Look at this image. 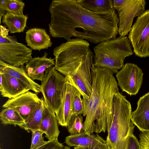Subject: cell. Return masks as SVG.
I'll use <instances>...</instances> for the list:
<instances>
[{"mask_svg":"<svg viewBox=\"0 0 149 149\" xmlns=\"http://www.w3.org/2000/svg\"><path fill=\"white\" fill-rule=\"evenodd\" d=\"M83 117L81 115L72 116L67 126L71 135L77 134L84 131Z\"/></svg>","mask_w":149,"mask_h":149,"instance_id":"d4e9b609","label":"cell"},{"mask_svg":"<svg viewBox=\"0 0 149 149\" xmlns=\"http://www.w3.org/2000/svg\"><path fill=\"white\" fill-rule=\"evenodd\" d=\"M60 147H64V146L58 139H56L48 141L47 143L37 149H56Z\"/></svg>","mask_w":149,"mask_h":149,"instance_id":"f546056e","label":"cell"},{"mask_svg":"<svg viewBox=\"0 0 149 149\" xmlns=\"http://www.w3.org/2000/svg\"><path fill=\"white\" fill-rule=\"evenodd\" d=\"M146 2L145 0H113V6L118 13V33L120 36L128 34L134 18L145 10Z\"/></svg>","mask_w":149,"mask_h":149,"instance_id":"9c48e42d","label":"cell"},{"mask_svg":"<svg viewBox=\"0 0 149 149\" xmlns=\"http://www.w3.org/2000/svg\"><path fill=\"white\" fill-rule=\"evenodd\" d=\"M44 133L48 141L58 139L60 132L55 113L47 106L45 108L39 130Z\"/></svg>","mask_w":149,"mask_h":149,"instance_id":"ac0fdd59","label":"cell"},{"mask_svg":"<svg viewBox=\"0 0 149 149\" xmlns=\"http://www.w3.org/2000/svg\"><path fill=\"white\" fill-rule=\"evenodd\" d=\"M41 100L37 93L28 91L9 99L3 105V108L10 107L17 110L25 121Z\"/></svg>","mask_w":149,"mask_h":149,"instance_id":"8fae6325","label":"cell"},{"mask_svg":"<svg viewBox=\"0 0 149 149\" xmlns=\"http://www.w3.org/2000/svg\"><path fill=\"white\" fill-rule=\"evenodd\" d=\"M127 149H141L139 142L133 132L129 136Z\"/></svg>","mask_w":149,"mask_h":149,"instance_id":"f1b7e54d","label":"cell"},{"mask_svg":"<svg viewBox=\"0 0 149 149\" xmlns=\"http://www.w3.org/2000/svg\"><path fill=\"white\" fill-rule=\"evenodd\" d=\"M91 73L92 91L85 104L83 130L91 134L105 132L112 118L113 96L119 92L118 83L113 73L106 68L93 65Z\"/></svg>","mask_w":149,"mask_h":149,"instance_id":"3957f363","label":"cell"},{"mask_svg":"<svg viewBox=\"0 0 149 149\" xmlns=\"http://www.w3.org/2000/svg\"><path fill=\"white\" fill-rule=\"evenodd\" d=\"M25 40L27 45L34 50L47 49L52 44L45 29L41 28H34L27 30L26 33Z\"/></svg>","mask_w":149,"mask_h":149,"instance_id":"e0dca14e","label":"cell"},{"mask_svg":"<svg viewBox=\"0 0 149 149\" xmlns=\"http://www.w3.org/2000/svg\"><path fill=\"white\" fill-rule=\"evenodd\" d=\"M0 78V91L3 97L11 99L30 90L16 79L1 71Z\"/></svg>","mask_w":149,"mask_h":149,"instance_id":"2e32d148","label":"cell"},{"mask_svg":"<svg viewBox=\"0 0 149 149\" xmlns=\"http://www.w3.org/2000/svg\"><path fill=\"white\" fill-rule=\"evenodd\" d=\"M31 143L30 149H37L45 144L48 141L44 140V133L40 130H35L32 132Z\"/></svg>","mask_w":149,"mask_h":149,"instance_id":"4316f807","label":"cell"},{"mask_svg":"<svg viewBox=\"0 0 149 149\" xmlns=\"http://www.w3.org/2000/svg\"><path fill=\"white\" fill-rule=\"evenodd\" d=\"M112 118L108 123L106 143L110 149H127L128 138L134 131L132 107L126 96L119 92L113 96Z\"/></svg>","mask_w":149,"mask_h":149,"instance_id":"277c9868","label":"cell"},{"mask_svg":"<svg viewBox=\"0 0 149 149\" xmlns=\"http://www.w3.org/2000/svg\"><path fill=\"white\" fill-rule=\"evenodd\" d=\"M67 79L54 66L47 68L41 81L40 90L47 106L55 114L61 104Z\"/></svg>","mask_w":149,"mask_h":149,"instance_id":"8992f818","label":"cell"},{"mask_svg":"<svg viewBox=\"0 0 149 149\" xmlns=\"http://www.w3.org/2000/svg\"><path fill=\"white\" fill-rule=\"evenodd\" d=\"M8 31L1 25L0 60L15 66H24L32 58V50L18 42L15 36H8Z\"/></svg>","mask_w":149,"mask_h":149,"instance_id":"52a82bcc","label":"cell"},{"mask_svg":"<svg viewBox=\"0 0 149 149\" xmlns=\"http://www.w3.org/2000/svg\"><path fill=\"white\" fill-rule=\"evenodd\" d=\"M25 3L21 0H1L0 20L4 11L16 14L23 15Z\"/></svg>","mask_w":149,"mask_h":149,"instance_id":"cb8c5ba5","label":"cell"},{"mask_svg":"<svg viewBox=\"0 0 149 149\" xmlns=\"http://www.w3.org/2000/svg\"><path fill=\"white\" fill-rule=\"evenodd\" d=\"M74 149H86V148L79 146H75L74 147Z\"/></svg>","mask_w":149,"mask_h":149,"instance_id":"1f68e13d","label":"cell"},{"mask_svg":"<svg viewBox=\"0 0 149 149\" xmlns=\"http://www.w3.org/2000/svg\"><path fill=\"white\" fill-rule=\"evenodd\" d=\"M76 1L81 7L94 13H103L115 10L113 0H76Z\"/></svg>","mask_w":149,"mask_h":149,"instance_id":"44dd1931","label":"cell"},{"mask_svg":"<svg viewBox=\"0 0 149 149\" xmlns=\"http://www.w3.org/2000/svg\"><path fill=\"white\" fill-rule=\"evenodd\" d=\"M63 149H70V147L68 146H66L64 147Z\"/></svg>","mask_w":149,"mask_h":149,"instance_id":"d6a6232c","label":"cell"},{"mask_svg":"<svg viewBox=\"0 0 149 149\" xmlns=\"http://www.w3.org/2000/svg\"><path fill=\"white\" fill-rule=\"evenodd\" d=\"M64 148V147H60L56 149H63Z\"/></svg>","mask_w":149,"mask_h":149,"instance_id":"836d02e7","label":"cell"},{"mask_svg":"<svg viewBox=\"0 0 149 149\" xmlns=\"http://www.w3.org/2000/svg\"><path fill=\"white\" fill-rule=\"evenodd\" d=\"M0 71L15 78L30 90L37 93H40V85L29 77L24 66H15L0 60Z\"/></svg>","mask_w":149,"mask_h":149,"instance_id":"9a60e30c","label":"cell"},{"mask_svg":"<svg viewBox=\"0 0 149 149\" xmlns=\"http://www.w3.org/2000/svg\"><path fill=\"white\" fill-rule=\"evenodd\" d=\"M55 68L64 75L80 92L84 105L92 91L91 68L93 53L86 40L70 39L53 50Z\"/></svg>","mask_w":149,"mask_h":149,"instance_id":"7a4b0ae2","label":"cell"},{"mask_svg":"<svg viewBox=\"0 0 149 149\" xmlns=\"http://www.w3.org/2000/svg\"><path fill=\"white\" fill-rule=\"evenodd\" d=\"M84 148L86 149H110L106 143L101 144L92 147Z\"/></svg>","mask_w":149,"mask_h":149,"instance_id":"4dcf8cb0","label":"cell"},{"mask_svg":"<svg viewBox=\"0 0 149 149\" xmlns=\"http://www.w3.org/2000/svg\"><path fill=\"white\" fill-rule=\"evenodd\" d=\"M77 90L67 79L61 104L56 114L58 124L62 126L67 127L72 116L73 102Z\"/></svg>","mask_w":149,"mask_h":149,"instance_id":"7c38bea8","label":"cell"},{"mask_svg":"<svg viewBox=\"0 0 149 149\" xmlns=\"http://www.w3.org/2000/svg\"><path fill=\"white\" fill-rule=\"evenodd\" d=\"M95 67L106 68L116 73L124 65L126 57L133 54L130 42L126 36L103 41L93 47Z\"/></svg>","mask_w":149,"mask_h":149,"instance_id":"5b68a950","label":"cell"},{"mask_svg":"<svg viewBox=\"0 0 149 149\" xmlns=\"http://www.w3.org/2000/svg\"><path fill=\"white\" fill-rule=\"evenodd\" d=\"M65 143L70 147L89 148L106 143V141L97 134L93 135L83 131L79 134L67 136Z\"/></svg>","mask_w":149,"mask_h":149,"instance_id":"d6986e66","label":"cell"},{"mask_svg":"<svg viewBox=\"0 0 149 149\" xmlns=\"http://www.w3.org/2000/svg\"><path fill=\"white\" fill-rule=\"evenodd\" d=\"M0 120L4 125H12L22 128L25 120L16 110L10 107L4 108L0 113Z\"/></svg>","mask_w":149,"mask_h":149,"instance_id":"603a6c76","label":"cell"},{"mask_svg":"<svg viewBox=\"0 0 149 149\" xmlns=\"http://www.w3.org/2000/svg\"><path fill=\"white\" fill-rule=\"evenodd\" d=\"M128 38L136 56L149 57V9L138 16Z\"/></svg>","mask_w":149,"mask_h":149,"instance_id":"ba28073f","label":"cell"},{"mask_svg":"<svg viewBox=\"0 0 149 149\" xmlns=\"http://www.w3.org/2000/svg\"><path fill=\"white\" fill-rule=\"evenodd\" d=\"M143 73L134 63H127L116 73L118 86L130 95L137 94L142 85Z\"/></svg>","mask_w":149,"mask_h":149,"instance_id":"30bf717a","label":"cell"},{"mask_svg":"<svg viewBox=\"0 0 149 149\" xmlns=\"http://www.w3.org/2000/svg\"><path fill=\"white\" fill-rule=\"evenodd\" d=\"M45 102L43 97L39 104L31 113L25 121V124L21 128L28 132L39 130L45 108Z\"/></svg>","mask_w":149,"mask_h":149,"instance_id":"7402d4cb","label":"cell"},{"mask_svg":"<svg viewBox=\"0 0 149 149\" xmlns=\"http://www.w3.org/2000/svg\"><path fill=\"white\" fill-rule=\"evenodd\" d=\"M81 96L80 92L77 90L73 102L72 116L81 115L83 113L85 105L83 100L81 98Z\"/></svg>","mask_w":149,"mask_h":149,"instance_id":"484cf974","label":"cell"},{"mask_svg":"<svg viewBox=\"0 0 149 149\" xmlns=\"http://www.w3.org/2000/svg\"><path fill=\"white\" fill-rule=\"evenodd\" d=\"M50 34L67 40L72 36L95 44L116 38L118 17L115 10L103 13L90 12L76 0H54L49 7Z\"/></svg>","mask_w":149,"mask_h":149,"instance_id":"6da1fadb","label":"cell"},{"mask_svg":"<svg viewBox=\"0 0 149 149\" xmlns=\"http://www.w3.org/2000/svg\"><path fill=\"white\" fill-rule=\"evenodd\" d=\"M48 54L45 52L41 57L32 58L26 64V71L29 77L33 80L42 81L45 71L55 65V58H48Z\"/></svg>","mask_w":149,"mask_h":149,"instance_id":"5bb4252c","label":"cell"},{"mask_svg":"<svg viewBox=\"0 0 149 149\" xmlns=\"http://www.w3.org/2000/svg\"><path fill=\"white\" fill-rule=\"evenodd\" d=\"M139 137L141 149H149V131L141 132Z\"/></svg>","mask_w":149,"mask_h":149,"instance_id":"83f0119b","label":"cell"},{"mask_svg":"<svg viewBox=\"0 0 149 149\" xmlns=\"http://www.w3.org/2000/svg\"><path fill=\"white\" fill-rule=\"evenodd\" d=\"M28 17L24 14L7 12L3 16L2 22L8 28L10 33L23 32L26 26Z\"/></svg>","mask_w":149,"mask_h":149,"instance_id":"ffe728a7","label":"cell"},{"mask_svg":"<svg viewBox=\"0 0 149 149\" xmlns=\"http://www.w3.org/2000/svg\"><path fill=\"white\" fill-rule=\"evenodd\" d=\"M0 149H2L1 148H0Z\"/></svg>","mask_w":149,"mask_h":149,"instance_id":"e575fe53","label":"cell"},{"mask_svg":"<svg viewBox=\"0 0 149 149\" xmlns=\"http://www.w3.org/2000/svg\"><path fill=\"white\" fill-rule=\"evenodd\" d=\"M131 120L141 132L149 131V92L138 100L136 109L132 112Z\"/></svg>","mask_w":149,"mask_h":149,"instance_id":"4fadbf2b","label":"cell"}]
</instances>
